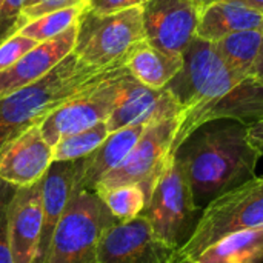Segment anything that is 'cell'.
<instances>
[{"mask_svg": "<svg viewBox=\"0 0 263 263\" xmlns=\"http://www.w3.org/2000/svg\"><path fill=\"white\" fill-rule=\"evenodd\" d=\"M248 137L253 146L263 156V120L248 125Z\"/></svg>", "mask_w": 263, "mask_h": 263, "instance_id": "30", "label": "cell"}, {"mask_svg": "<svg viewBox=\"0 0 263 263\" xmlns=\"http://www.w3.org/2000/svg\"><path fill=\"white\" fill-rule=\"evenodd\" d=\"M26 0H0V45L18 31V17Z\"/></svg>", "mask_w": 263, "mask_h": 263, "instance_id": "28", "label": "cell"}, {"mask_svg": "<svg viewBox=\"0 0 263 263\" xmlns=\"http://www.w3.org/2000/svg\"><path fill=\"white\" fill-rule=\"evenodd\" d=\"M119 222L139 217L146 206V194L139 185H122L94 191Z\"/></svg>", "mask_w": 263, "mask_h": 263, "instance_id": "25", "label": "cell"}, {"mask_svg": "<svg viewBox=\"0 0 263 263\" xmlns=\"http://www.w3.org/2000/svg\"><path fill=\"white\" fill-rule=\"evenodd\" d=\"M263 227V176L223 193L200 213L188 240L177 250L176 263H193L219 239Z\"/></svg>", "mask_w": 263, "mask_h": 263, "instance_id": "3", "label": "cell"}, {"mask_svg": "<svg viewBox=\"0 0 263 263\" xmlns=\"http://www.w3.org/2000/svg\"><path fill=\"white\" fill-rule=\"evenodd\" d=\"M248 29H263V12L239 2L217 0L199 9L196 35L217 42L219 39Z\"/></svg>", "mask_w": 263, "mask_h": 263, "instance_id": "19", "label": "cell"}, {"mask_svg": "<svg viewBox=\"0 0 263 263\" xmlns=\"http://www.w3.org/2000/svg\"><path fill=\"white\" fill-rule=\"evenodd\" d=\"M216 120H236L253 125L263 120V85L254 77L243 79L228 92L179 116V126L173 143V154L200 126Z\"/></svg>", "mask_w": 263, "mask_h": 263, "instance_id": "10", "label": "cell"}, {"mask_svg": "<svg viewBox=\"0 0 263 263\" xmlns=\"http://www.w3.org/2000/svg\"><path fill=\"white\" fill-rule=\"evenodd\" d=\"M176 253L156 237L142 214L108 227L97 247L99 263H176Z\"/></svg>", "mask_w": 263, "mask_h": 263, "instance_id": "11", "label": "cell"}, {"mask_svg": "<svg viewBox=\"0 0 263 263\" xmlns=\"http://www.w3.org/2000/svg\"><path fill=\"white\" fill-rule=\"evenodd\" d=\"M82 159L71 162H52L49 170L40 180L42 186V213L43 228L42 240L39 247L37 263L43 262L52 234L65 214L72 194L77 190V180L80 174Z\"/></svg>", "mask_w": 263, "mask_h": 263, "instance_id": "17", "label": "cell"}, {"mask_svg": "<svg viewBox=\"0 0 263 263\" xmlns=\"http://www.w3.org/2000/svg\"><path fill=\"white\" fill-rule=\"evenodd\" d=\"M116 222L96 193L76 190L42 263H99L100 236Z\"/></svg>", "mask_w": 263, "mask_h": 263, "instance_id": "5", "label": "cell"}, {"mask_svg": "<svg viewBox=\"0 0 263 263\" xmlns=\"http://www.w3.org/2000/svg\"><path fill=\"white\" fill-rule=\"evenodd\" d=\"M14 190L12 185L0 180V263H14L8 236V206Z\"/></svg>", "mask_w": 263, "mask_h": 263, "instance_id": "27", "label": "cell"}, {"mask_svg": "<svg viewBox=\"0 0 263 263\" xmlns=\"http://www.w3.org/2000/svg\"><path fill=\"white\" fill-rule=\"evenodd\" d=\"M52 163V146L43 139L39 123L12 136L0 146V180L14 188L42 180Z\"/></svg>", "mask_w": 263, "mask_h": 263, "instance_id": "14", "label": "cell"}, {"mask_svg": "<svg viewBox=\"0 0 263 263\" xmlns=\"http://www.w3.org/2000/svg\"><path fill=\"white\" fill-rule=\"evenodd\" d=\"M116 69L119 68L86 65L71 52L40 80L2 97L0 146L12 136L40 123L49 112L74 96L103 82Z\"/></svg>", "mask_w": 263, "mask_h": 263, "instance_id": "2", "label": "cell"}, {"mask_svg": "<svg viewBox=\"0 0 263 263\" xmlns=\"http://www.w3.org/2000/svg\"><path fill=\"white\" fill-rule=\"evenodd\" d=\"M145 129L146 125H131L109 133L96 151L82 159L77 190L94 191L99 180L125 160Z\"/></svg>", "mask_w": 263, "mask_h": 263, "instance_id": "18", "label": "cell"}, {"mask_svg": "<svg viewBox=\"0 0 263 263\" xmlns=\"http://www.w3.org/2000/svg\"><path fill=\"white\" fill-rule=\"evenodd\" d=\"M109 136L106 122L62 137L52 146V162H71L89 156Z\"/></svg>", "mask_w": 263, "mask_h": 263, "instance_id": "23", "label": "cell"}, {"mask_svg": "<svg viewBox=\"0 0 263 263\" xmlns=\"http://www.w3.org/2000/svg\"><path fill=\"white\" fill-rule=\"evenodd\" d=\"M77 23L69 26L60 35L42 42L29 49L12 66L0 72V99L22 89L52 71L65 57H68L76 45Z\"/></svg>", "mask_w": 263, "mask_h": 263, "instance_id": "16", "label": "cell"}, {"mask_svg": "<svg viewBox=\"0 0 263 263\" xmlns=\"http://www.w3.org/2000/svg\"><path fill=\"white\" fill-rule=\"evenodd\" d=\"M40 2H42V0H26V2H25V6H31V5H35V3H40ZM25 6H23V8H25Z\"/></svg>", "mask_w": 263, "mask_h": 263, "instance_id": "33", "label": "cell"}, {"mask_svg": "<svg viewBox=\"0 0 263 263\" xmlns=\"http://www.w3.org/2000/svg\"><path fill=\"white\" fill-rule=\"evenodd\" d=\"M199 211L202 210L194 203L185 173L177 157L171 154L142 216L156 237L179 250L191 236L200 216Z\"/></svg>", "mask_w": 263, "mask_h": 263, "instance_id": "6", "label": "cell"}, {"mask_svg": "<svg viewBox=\"0 0 263 263\" xmlns=\"http://www.w3.org/2000/svg\"><path fill=\"white\" fill-rule=\"evenodd\" d=\"M180 105L173 94L163 89L145 86L128 71L122 74L117 86L116 106L106 120L109 133L131 125H153L166 119L179 117Z\"/></svg>", "mask_w": 263, "mask_h": 263, "instance_id": "13", "label": "cell"}, {"mask_svg": "<svg viewBox=\"0 0 263 263\" xmlns=\"http://www.w3.org/2000/svg\"><path fill=\"white\" fill-rule=\"evenodd\" d=\"M76 2H79V3H80V2H88V0H76Z\"/></svg>", "mask_w": 263, "mask_h": 263, "instance_id": "34", "label": "cell"}, {"mask_svg": "<svg viewBox=\"0 0 263 263\" xmlns=\"http://www.w3.org/2000/svg\"><path fill=\"white\" fill-rule=\"evenodd\" d=\"M85 8H86V2H80V3L71 5L68 8L49 12L46 15H42V17L26 23L17 32L35 40L37 43L51 40V39L60 35L62 32H65L69 26L76 25L80 14L85 11Z\"/></svg>", "mask_w": 263, "mask_h": 263, "instance_id": "24", "label": "cell"}, {"mask_svg": "<svg viewBox=\"0 0 263 263\" xmlns=\"http://www.w3.org/2000/svg\"><path fill=\"white\" fill-rule=\"evenodd\" d=\"M77 39L72 52L86 65L120 68L131 51L146 40L142 6L112 14H94L85 8L77 20Z\"/></svg>", "mask_w": 263, "mask_h": 263, "instance_id": "4", "label": "cell"}, {"mask_svg": "<svg viewBox=\"0 0 263 263\" xmlns=\"http://www.w3.org/2000/svg\"><path fill=\"white\" fill-rule=\"evenodd\" d=\"M177 126L179 117L148 125L125 160L103 176L94 186V191L122 185H139L149 200V196L166 165V160L173 154Z\"/></svg>", "mask_w": 263, "mask_h": 263, "instance_id": "8", "label": "cell"}, {"mask_svg": "<svg viewBox=\"0 0 263 263\" xmlns=\"http://www.w3.org/2000/svg\"><path fill=\"white\" fill-rule=\"evenodd\" d=\"M148 0H88L86 2V9L103 15V14H112L119 12L128 8L134 6H143Z\"/></svg>", "mask_w": 263, "mask_h": 263, "instance_id": "29", "label": "cell"}, {"mask_svg": "<svg viewBox=\"0 0 263 263\" xmlns=\"http://www.w3.org/2000/svg\"><path fill=\"white\" fill-rule=\"evenodd\" d=\"M125 71V66L116 69L103 82L82 91L49 112L39 123L43 139L54 146L65 136L88 129L100 122H106L116 106L119 79Z\"/></svg>", "mask_w": 263, "mask_h": 263, "instance_id": "9", "label": "cell"}, {"mask_svg": "<svg viewBox=\"0 0 263 263\" xmlns=\"http://www.w3.org/2000/svg\"><path fill=\"white\" fill-rule=\"evenodd\" d=\"M182 59L180 71L165 86L182 111L206 103L243 80L227 65L213 42L197 35L188 45Z\"/></svg>", "mask_w": 263, "mask_h": 263, "instance_id": "7", "label": "cell"}, {"mask_svg": "<svg viewBox=\"0 0 263 263\" xmlns=\"http://www.w3.org/2000/svg\"><path fill=\"white\" fill-rule=\"evenodd\" d=\"M213 2H217V0H194V3L197 5L199 9H202L203 6H206V5H210V3H213ZM231 2L243 3V5H247V6H251V8H254V9L263 12V0H231Z\"/></svg>", "mask_w": 263, "mask_h": 263, "instance_id": "31", "label": "cell"}, {"mask_svg": "<svg viewBox=\"0 0 263 263\" xmlns=\"http://www.w3.org/2000/svg\"><path fill=\"white\" fill-rule=\"evenodd\" d=\"M263 227L228 234L205 248L193 263H262Z\"/></svg>", "mask_w": 263, "mask_h": 263, "instance_id": "21", "label": "cell"}, {"mask_svg": "<svg viewBox=\"0 0 263 263\" xmlns=\"http://www.w3.org/2000/svg\"><path fill=\"white\" fill-rule=\"evenodd\" d=\"M253 77L263 85V29H262V42H260V49H259V55L254 65V72Z\"/></svg>", "mask_w": 263, "mask_h": 263, "instance_id": "32", "label": "cell"}, {"mask_svg": "<svg viewBox=\"0 0 263 263\" xmlns=\"http://www.w3.org/2000/svg\"><path fill=\"white\" fill-rule=\"evenodd\" d=\"M43 213L40 182L15 188L8 206V236L14 263H37Z\"/></svg>", "mask_w": 263, "mask_h": 263, "instance_id": "15", "label": "cell"}, {"mask_svg": "<svg viewBox=\"0 0 263 263\" xmlns=\"http://www.w3.org/2000/svg\"><path fill=\"white\" fill-rule=\"evenodd\" d=\"M145 37L171 55H182L196 37L199 8L194 0H148L142 6Z\"/></svg>", "mask_w": 263, "mask_h": 263, "instance_id": "12", "label": "cell"}, {"mask_svg": "<svg viewBox=\"0 0 263 263\" xmlns=\"http://www.w3.org/2000/svg\"><path fill=\"white\" fill-rule=\"evenodd\" d=\"M262 42V29L239 31L213 42L227 65L242 79L253 77Z\"/></svg>", "mask_w": 263, "mask_h": 263, "instance_id": "22", "label": "cell"}, {"mask_svg": "<svg viewBox=\"0 0 263 263\" xmlns=\"http://www.w3.org/2000/svg\"><path fill=\"white\" fill-rule=\"evenodd\" d=\"M37 45L39 43L35 40L25 37L18 32L5 40L0 45V72L12 66L18 59H22L29 49H32Z\"/></svg>", "mask_w": 263, "mask_h": 263, "instance_id": "26", "label": "cell"}, {"mask_svg": "<svg viewBox=\"0 0 263 263\" xmlns=\"http://www.w3.org/2000/svg\"><path fill=\"white\" fill-rule=\"evenodd\" d=\"M174 156L200 210L253 179L262 157L250 142L248 125L236 120L205 123L177 148Z\"/></svg>", "mask_w": 263, "mask_h": 263, "instance_id": "1", "label": "cell"}, {"mask_svg": "<svg viewBox=\"0 0 263 263\" xmlns=\"http://www.w3.org/2000/svg\"><path fill=\"white\" fill-rule=\"evenodd\" d=\"M182 55H171L159 51L146 40L136 45L125 62L126 71L145 86L163 89L180 71Z\"/></svg>", "mask_w": 263, "mask_h": 263, "instance_id": "20", "label": "cell"}]
</instances>
